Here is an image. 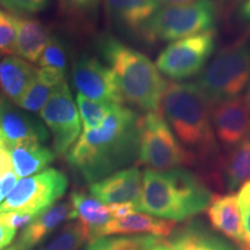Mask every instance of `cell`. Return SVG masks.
I'll return each mask as SVG.
<instances>
[{"label": "cell", "mask_w": 250, "mask_h": 250, "mask_svg": "<svg viewBox=\"0 0 250 250\" xmlns=\"http://www.w3.org/2000/svg\"><path fill=\"white\" fill-rule=\"evenodd\" d=\"M161 242V237L149 234L99 237L93 240L86 250H151Z\"/></svg>", "instance_id": "484cf974"}, {"label": "cell", "mask_w": 250, "mask_h": 250, "mask_svg": "<svg viewBox=\"0 0 250 250\" xmlns=\"http://www.w3.org/2000/svg\"><path fill=\"white\" fill-rule=\"evenodd\" d=\"M212 193L192 171L184 168L145 170L136 211L169 221L190 220L208 208Z\"/></svg>", "instance_id": "7a4b0ae2"}, {"label": "cell", "mask_w": 250, "mask_h": 250, "mask_svg": "<svg viewBox=\"0 0 250 250\" xmlns=\"http://www.w3.org/2000/svg\"><path fill=\"white\" fill-rule=\"evenodd\" d=\"M67 187L66 175L55 168H49L35 176L18 181L13 190L0 204V212L37 217L62 198Z\"/></svg>", "instance_id": "ba28073f"}, {"label": "cell", "mask_w": 250, "mask_h": 250, "mask_svg": "<svg viewBox=\"0 0 250 250\" xmlns=\"http://www.w3.org/2000/svg\"><path fill=\"white\" fill-rule=\"evenodd\" d=\"M212 227L226 239L245 249V233L237 197L233 193L212 196L206 208Z\"/></svg>", "instance_id": "2e32d148"}, {"label": "cell", "mask_w": 250, "mask_h": 250, "mask_svg": "<svg viewBox=\"0 0 250 250\" xmlns=\"http://www.w3.org/2000/svg\"><path fill=\"white\" fill-rule=\"evenodd\" d=\"M159 5L162 6H177V5H189L199 0H156Z\"/></svg>", "instance_id": "e575fe53"}, {"label": "cell", "mask_w": 250, "mask_h": 250, "mask_svg": "<svg viewBox=\"0 0 250 250\" xmlns=\"http://www.w3.org/2000/svg\"><path fill=\"white\" fill-rule=\"evenodd\" d=\"M17 229L6 223L4 213L0 212V250L7 248L14 240Z\"/></svg>", "instance_id": "836d02e7"}, {"label": "cell", "mask_w": 250, "mask_h": 250, "mask_svg": "<svg viewBox=\"0 0 250 250\" xmlns=\"http://www.w3.org/2000/svg\"><path fill=\"white\" fill-rule=\"evenodd\" d=\"M40 114L54 136L56 154L67 153L80 137L81 123L79 111L66 81L59 83Z\"/></svg>", "instance_id": "30bf717a"}, {"label": "cell", "mask_w": 250, "mask_h": 250, "mask_svg": "<svg viewBox=\"0 0 250 250\" xmlns=\"http://www.w3.org/2000/svg\"><path fill=\"white\" fill-rule=\"evenodd\" d=\"M138 158L149 169L158 171L175 169L195 161V154L184 148L159 111L139 116Z\"/></svg>", "instance_id": "52a82bcc"}, {"label": "cell", "mask_w": 250, "mask_h": 250, "mask_svg": "<svg viewBox=\"0 0 250 250\" xmlns=\"http://www.w3.org/2000/svg\"><path fill=\"white\" fill-rule=\"evenodd\" d=\"M86 240L89 237L85 226L80 221L71 223L41 250H78Z\"/></svg>", "instance_id": "4316f807"}, {"label": "cell", "mask_w": 250, "mask_h": 250, "mask_svg": "<svg viewBox=\"0 0 250 250\" xmlns=\"http://www.w3.org/2000/svg\"><path fill=\"white\" fill-rule=\"evenodd\" d=\"M143 175L138 168H125L90 184L89 192L103 204H133L140 198Z\"/></svg>", "instance_id": "5bb4252c"}, {"label": "cell", "mask_w": 250, "mask_h": 250, "mask_svg": "<svg viewBox=\"0 0 250 250\" xmlns=\"http://www.w3.org/2000/svg\"><path fill=\"white\" fill-rule=\"evenodd\" d=\"M139 116L114 104L98 129L83 131L67 154V162L86 182L104 179L138 158Z\"/></svg>", "instance_id": "6da1fadb"}, {"label": "cell", "mask_w": 250, "mask_h": 250, "mask_svg": "<svg viewBox=\"0 0 250 250\" xmlns=\"http://www.w3.org/2000/svg\"><path fill=\"white\" fill-rule=\"evenodd\" d=\"M0 147H4V145H2V143H1V140H0Z\"/></svg>", "instance_id": "60d3db41"}, {"label": "cell", "mask_w": 250, "mask_h": 250, "mask_svg": "<svg viewBox=\"0 0 250 250\" xmlns=\"http://www.w3.org/2000/svg\"><path fill=\"white\" fill-rule=\"evenodd\" d=\"M36 73L37 68L23 59L5 58L0 62V87L6 98L18 104L33 83Z\"/></svg>", "instance_id": "44dd1931"}, {"label": "cell", "mask_w": 250, "mask_h": 250, "mask_svg": "<svg viewBox=\"0 0 250 250\" xmlns=\"http://www.w3.org/2000/svg\"><path fill=\"white\" fill-rule=\"evenodd\" d=\"M175 229L174 221L153 217V215L132 212L120 219H112L96 233L95 239L105 235H140L149 234L159 237L169 236Z\"/></svg>", "instance_id": "e0dca14e"}, {"label": "cell", "mask_w": 250, "mask_h": 250, "mask_svg": "<svg viewBox=\"0 0 250 250\" xmlns=\"http://www.w3.org/2000/svg\"><path fill=\"white\" fill-rule=\"evenodd\" d=\"M167 245L173 250H243L205 223L193 219L174 229Z\"/></svg>", "instance_id": "9a60e30c"}, {"label": "cell", "mask_w": 250, "mask_h": 250, "mask_svg": "<svg viewBox=\"0 0 250 250\" xmlns=\"http://www.w3.org/2000/svg\"><path fill=\"white\" fill-rule=\"evenodd\" d=\"M15 21L14 15L0 9V52L14 54L15 43Z\"/></svg>", "instance_id": "f546056e"}, {"label": "cell", "mask_w": 250, "mask_h": 250, "mask_svg": "<svg viewBox=\"0 0 250 250\" xmlns=\"http://www.w3.org/2000/svg\"><path fill=\"white\" fill-rule=\"evenodd\" d=\"M240 18L245 21H250V0L243 4V6L240 9Z\"/></svg>", "instance_id": "d590c367"}, {"label": "cell", "mask_w": 250, "mask_h": 250, "mask_svg": "<svg viewBox=\"0 0 250 250\" xmlns=\"http://www.w3.org/2000/svg\"><path fill=\"white\" fill-rule=\"evenodd\" d=\"M5 250H23V249H22V248H21V247H20V246H19L17 242H15L13 246H12V247H9V248H7V249H5Z\"/></svg>", "instance_id": "74e56055"}, {"label": "cell", "mask_w": 250, "mask_h": 250, "mask_svg": "<svg viewBox=\"0 0 250 250\" xmlns=\"http://www.w3.org/2000/svg\"><path fill=\"white\" fill-rule=\"evenodd\" d=\"M159 6L156 0H105L109 17L117 24L134 33H139Z\"/></svg>", "instance_id": "ffe728a7"}, {"label": "cell", "mask_w": 250, "mask_h": 250, "mask_svg": "<svg viewBox=\"0 0 250 250\" xmlns=\"http://www.w3.org/2000/svg\"><path fill=\"white\" fill-rule=\"evenodd\" d=\"M211 121L215 137L225 147H234L250 136V107L247 96L211 105Z\"/></svg>", "instance_id": "7c38bea8"}, {"label": "cell", "mask_w": 250, "mask_h": 250, "mask_svg": "<svg viewBox=\"0 0 250 250\" xmlns=\"http://www.w3.org/2000/svg\"><path fill=\"white\" fill-rule=\"evenodd\" d=\"M217 7L212 0H199L189 5L162 6L146 21L139 35L149 43L179 41L213 30Z\"/></svg>", "instance_id": "8992f818"}, {"label": "cell", "mask_w": 250, "mask_h": 250, "mask_svg": "<svg viewBox=\"0 0 250 250\" xmlns=\"http://www.w3.org/2000/svg\"><path fill=\"white\" fill-rule=\"evenodd\" d=\"M214 49V30L174 41L160 52L156 68L171 80L190 79L202 73Z\"/></svg>", "instance_id": "9c48e42d"}, {"label": "cell", "mask_w": 250, "mask_h": 250, "mask_svg": "<svg viewBox=\"0 0 250 250\" xmlns=\"http://www.w3.org/2000/svg\"><path fill=\"white\" fill-rule=\"evenodd\" d=\"M210 104L239 96L250 86V41H240L221 50L197 79Z\"/></svg>", "instance_id": "5b68a950"}, {"label": "cell", "mask_w": 250, "mask_h": 250, "mask_svg": "<svg viewBox=\"0 0 250 250\" xmlns=\"http://www.w3.org/2000/svg\"><path fill=\"white\" fill-rule=\"evenodd\" d=\"M72 81L78 93L99 102L123 104L115 72L90 56H81L72 67Z\"/></svg>", "instance_id": "8fae6325"}, {"label": "cell", "mask_w": 250, "mask_h": 250, "mask_svg": "<svg viewBox=\"0 0 250 250\" xmlns=\"http://www.w3.org/2000/svg\"><path fill=\"white\" fill-rule=\"evenodd\" d=\"M236 197L242 215V226L243 233H245V249L243 250H250V180L242 184Z\"/></svg>", "instance_id": "4dcf8cb0"}, {"label": "cell", "mask_w": 250, "mask_h": 250, "mask_svg": "<svg viewBox=\"0 0 250 250\" xmlns=\"http://www.w3.org/2000/svg\"><path fill=\"white\" fill-rule=\"evenodd\" d=\"M37 62H39L41 68H45V70L52 71L55 73L65 77L67 58L64 43L58 37L50 36L48 44H46L45 49L43 50L42 55H41Z\"/></svg>", "instance_id": "f1b7e54d"}, {"label": "cell", "mask_w": 250, "mask_h": 250, "mask_svg": "<svg viewBox=\"0 0 250 250\" xmlns=\"http://www.w3.org/2000/svg\"><path fill=\"white\" fill-rule=\"evenodd\" d=\"M70 202L73 205L77 218L88 232L90 241L95 240L96 233L112 220L109 206L94 198L92 195L73 191L71 193Z\"/></svg>", "instance_id": "603a6c76"}, {"label": "cell", "mask_w": 250, "mask_h": 250, "mask_svg": "<svg viewBox=\"0 0 250 250\" xmlns=\"http://www.w3.org/2000/svg\"><path fill=\"white\" fill-rule=\"evenodd\" d=\"M250 180V136L232 148L224 165V181L233 191Z\"/></svg>", "instance_id": "d4e9b609"}, {"label": "cell", "mask_w": 250, "mask_h": 250, "mask_svg": "<svg viewBox=\"0 0 250 250\" xmlns=\"http://www.w3.org/2000/svg\"><path fill=\"white\" fill-rule=\"evenodd\" d=\"M64 80V76L45 70V68H40L37 70L33 83L28 87L27 92L24 93L18 104L26 111H41V109L44 107L54 90Z\"/></svg>", "instance_id": "cb8c5ba5"}, {"label": "cell", "mask_w": 250, "mask_h": 250, "mask_svg": "<svg viewBox=\"0 0 250 250\" xmlns=\"http://www.w3.org/2000/svg\"><path fill=\"white\" fill-rule=\"evenodd\" d=\"M98 0H59L62 7L70 13H83L92 8Z\"/></svg>", "instance_id": "d6a6232c"}, {"label": "cell", "mask_w": 250, "mask_h": 250, "mask_svg": "<svg viewBox=\"0 0 250 250\" xmlns=\"http://www.w3.org/2000/svg\"><path fill=\"white\" fill-rule=\"evenodd\" d=\"M247 96V100H248V103H249V107H250V86H249V89H248V93L246 94Z\"/></svg>", "instance_id": "f35d334b"}, {"label": "cell", "mask_w": 250, "mask_h": 250, "mask_svg": "<svg viewBox=\"0 0 250 250\" xmlns=\"http://www.w3.org/2000/svg\"><path fill=\"white\" fill-rule=\"evenodd\" d=\"M14 21L17 30L14 54L31 62H39L50 40L46 28L35 19L23 15H14Z\"/></svg>", "instance_id": "d6986e66"}, {"label": "cell", "mask_w": 250, "mask_h": 250, "mask_svg": "<svg viewBox=\"0 0 250 250\" xmlns=\"http://www.w3.org/2000/svg\"><path fill=\"white\" fill-rule=\"evenodd\" d=\"M48 4V0H0V5L15 15L33 14L42 11Z\"/></svg>", "instance_id": "1f68e13d"}, {"label": "cell", "mask_w": 250, "mask_h": 250, "mask_svg": "<svg viewBox=\"0 0 250 250\" xmlns=\"http://www.w3.org/2000/svg\"><path fill=\"white\" fill-rule=\"evenodd\" d=\"M159 112L193 154L208 155L217 149L211 104L195 83H168Z\"/></svg>", "instance_id": "3957f363"}, {"label": "cell", "mask_w": 250, "mask_h": 250, "mask_svg": "<svg viewBox=\"0 0 250 250\" xmlns=\"http://www.w3.org/2000/svg\"><path fill=\"white\" fill-rule=\"evenodd\" d=\"M48 139L49 132L42 122L11 101L0 100V140L7 151L21 144H42Z\"/></svg>", "instance_id": "4fadbf2b"}, {"label": "cell", "mask_w": 250, "mask_h": 250, "mask_svg": "<svg viewBox=\"0 0 250 250\" xmlns=\"http://www.w3.org/2000/svg\"><path fill=\"white\" fill-rule=\"evenodd\" d=\"M8 153L18 177H29L44 170L56 158V153L41 143L21 144L8 149Z\"/></svg>", "instance_id": "7402d4cb"}, {"label": "cell", "mask_w": 250, "mask_h": 250, "mask_svg": "<svg viewBox=\"0 0 250 250\" xmlns=\"http://www.w3.org/2000/svg\"><path fill=\"white\" fill-rule=\"evenodd\" d=\"M77 104L83 120V131L98 129L114 105L111 103L94 101L79 93L77 95Z\"/></svg>", "instance_id": "83f0119b"}, {"label": "cell", "mask_w": 250, "mask_h": 250, "mask_svg": "<svg viewBox=\"0 0 250 250\" xmlns=\"http://www.w3.org/2000/svg\"><path fill=\"white\" fill-rule=\"evenodd\" d=\"M237 1H240V2H247V1H249V0H237Z\"/></svg>", "instance_id": "ab89813d"}, {"label": "cell", "mask_w": 250, "mask_h": 250, "mask_svg": "<svg viewBox=\"0 0 250 250\" xmlns=\"http://www.w3.org/2000/svg\"><path fill=\"white\" fill-rule=\"evenodd\" d=\"M100 51L120 83L124 102L145 111H159L168 83L147 56L115 37L100 42Z\"/></svg>", "instance_id": "277c9868"}, {"label": "cell", "mask_w": 250, "mask_h": 250, "mask_svg": "<svg viewBox=\"0 0 250 250\" xmlns=\"http://www.w3.org/2000/svg\"><path fill=\"white\" fill-rule=\"evenodd\" d=\"M77 219L73 205L71 202H61L54 204L48 210L37 215L19 236L17 243L23 250H31L54 233L59 225L66 220Z\"/></svg>", "instance_id": "ac0fdd59"}, {"label": "cell", "mask_w": 250, "mask_h": 250, "mask_svg": "<svg viewBox=\"0 0 250 250\" xmlns=\"http://www.w3.org/2000/svg\"><path fill=\"white\" fill-rule=\"evenodd\" d=\"M151 250H173V249H171L170 247L167 245V243H164L161 241L160 243H158V245L153 247Z\"/></svg>", "instance_id": "8d00e7d4"}]
</instances>
